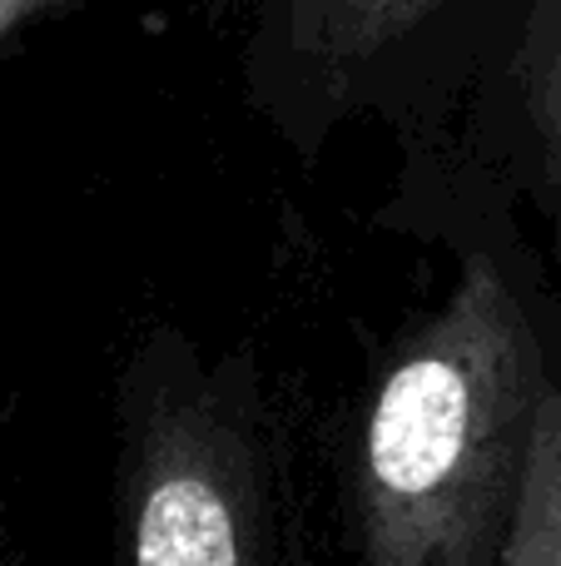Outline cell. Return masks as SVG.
<instances>
[{
  "instance_id": "obj_3",
  "label": "cell",
  "mask_w": 561,
  "mask_h": 566,
  "mask_svg": "<svg viewBox=\"0 0 561 566\" xmlns=\"http://www.w3.org/2000/svg\"><path fill=\"white\" fill-rule=\"evenodd\" d=\"M502 566H561V402H547L537 418L532 462Z\"/></svg>"
},
{
  "instance_id": "obj_2",
  "label": "cell",
  "mask_w": 561,
  "mask_h": 566,
  "mask_svg": "<svg viewBox=\"0 0 561 566\" xmlns=\"http://www.w3.org/2000/svg\"><path fill=\"white\" fill-rule=\"evenodd\" d=\"M115 517L119 566H288L248 442L199 408L145 428Z\"/></svg>"
},
{
  "instance_id": "obj_1",
  "label": "cell",
  "mask_w": 561,
  "mask_h": 566,
  "mask_svg": "<svg viewBox=\"0 0 561 566\" xmlns=\"http://www.w3.org/2000/svg\"><path fill=\"white\" fill-rule=\"evenodd\" d=\"M542 408L483 328L383 378L358 452V566H502Z\"/></svg>"
}]
</instances>
